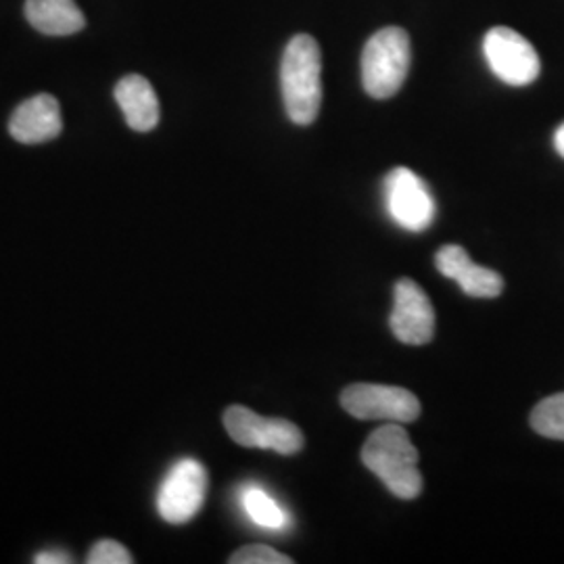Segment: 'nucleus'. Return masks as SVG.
Returning <instances> with one entry per match:
<instances>
[{"label": "nucleus", "mask_w": 564, "mask_h": 564, "mask_svg": "<svg viewBox=\"0 0 564 564\" xmlns=\"http://www.w3.org/2000/svg\"><path fill=\"white\" fill-rule=\"evenodd\" d=\"M384 205L389 216L410 232L426 230L437 214L429 186L408 167H395L387 174Z\"/></svg>", "instance_id": "nucleus-7"}, {"label": "nucleus", "mask_w": 564, "mask_h": 564, "mask_svg": "<svg viewBox=\"0 0 564 564\" xmlns=\"http://www.w3.org/2000/svg\"><path fill=\"white\" fill-rule=\"evenodd\" d=\"M484 55L491 74L508 86H529L540 78L542 61L538 51L510 28H491L485 34Z\"/></svg>", "instance_id": "nucleus-6"}, {"label": "nucleus", "mask_w": 564, "mask_h": 564, "mask_svg": "<svg viewBox=\"0 0 564 564\" xmlns=\"http://www.w3.org/2000/svg\"><path fill=\"white\" fill-rule=\"evenodd\" d=\"M116 101L120 105L126 123L137 132H151L160 123V101L151 82L142 76H126L118 82Z\"/></svg>", "instance_id": "nucleus-12"}, {"label": "nucleus", "mask_w": 564, "mask_h": 564, "mask_svg": "<svg viewBox=\"0 0 564 564\" xmlns=\"http://www.w3.org/2000/svg\"><path fill=\"white\" fill-rule=\"evenodd\" d=\"M531 426L547 440L564 442V393H556L538 403L531 412Z\"/></svg>", "instance_id": "nucleus-15"}, {"label": "nucleus", "mask_w": 564, "mask_h": 564, "mask_svg": "<svg viewBox=\"0 0 564 564\" xmlns=\"http://www.w3.org/2000/svg\"><path fill=\"white\" fill-rule=\"evenodd\" d=\"M36 563L39 564H67L72 563V558L63 552H42L36 556Z\"/></svg>", "instance_id": "nucleus-18"}, {"label": "nucleus", "mask_w": 564, "mask_h": 564, "mask_svg": "<svg viewBox=\"0 0 564 564\" xmlns=\"http://www.w3.org/2000/svg\"><path fill=\"white\" fill-rule=\"evenodd\" d=\"M554 149L561 158H564V123H561L558 130L554 132Z\"/></svg>", "instance_id": "nucleus-19"}, {"label": "nucleus", "mask_w": 564, "mask_h": 564, "mask_svg": "<svg viewBox=\"0 0 564 564\" xmlns=\"http://www.w3.org/2000/svg\"><path fill=\"white\" fill-rule=\"evenodd\" d=\"M63 130L59 102L51 95H36L21 102L9 121L11 137L23 144H41L57 139Z\"/></svg>", "instance_id": "nucleus-11"}, {"label": "nucleus", "mask_w": 564, "mask_h": 564, "mask_svg": "<svg viewBox=\"0 0 564 564\" xmlns=\"http://www.w3.org/2000/svg\"><path fill=\"white\" fill-rule=\"evenodd\" d=\"M284 111L297 126H310L323 105V55L310 34H297L286 44L281 61Z\"/></svg>", "instance_id": "nucleus-1"}, {"label": "nucleus", "mask_w": 564, "mask_h": 564, "mask_svg": "<svg viewBox=\"0 0 564 564\" xmlns=\"http://www.w3.org/2000/svg\"><path fill=\"white\" fill-rule=\"evenodd\" d=\"M207 473L202 463L184 458L174 464L158 494V510L165 523H188L205 502Z\"/></svg>", "instance_id": "nucleus-8"}, {"label": "nucleus", "mask_w": 564, "mask_h": 564, "mask_svg": "<svg viewBox=\"0 0 564 564\" xmlns=\"http://www.w3.org/2000/svg\"><path fill=\"white\" fill-rule=\"evenodd\" d=\"M23 11L30 25L46 36H72L86 25L74 0H28Z\"/></svg>", "instance_id": "nucleus-13"}, {"label": "nucleus", "mask_w": 564, "mask_h": 564, "mask_svg": "<svg viewBox=\"0 0 564 564\" xmlns=\"http://www.w3.org/2000/svg\"><path fill=\"white\" fill-rule=\"evenodd\" d=\"M230 564H293L291 556H284L270 545H245L237 550L230 558Z\"/></svg>", "instance_id": "nucleus-16"}, {"label": "nucleus", "mask_w": 564, "mask_h": 564, "mask_svg": "<svg viewBox=\"0 0 564 564\" xmlns=\"http://www.w3.org/2000/svg\"><path fill=\"white\" fill-rule=\"evenodd\" d=\"M224 426L232 442L242 447L272 449L282 456H293L305 445L303 433L295 424L284 419H265L245 405H230L224 412Z\"/></svg>", "instance_id": "nucleus-5"}, {"label": "nucleus", "mask_w": 564, "mask_h": 564, "mask_svg": "<svg viewBox=\"0 0 564 564\" xmlns=\"http://www.w3.org/2000/svg\"><path fill=\"white\" fill-rule=\"evenodd\" d=\"M389 324L393 335L405 345H424L433 339L435 310L421 284L410 279L395 284Z\"/></svg>", "instance_id": "nucleus-9"}, {"label": "nucleus", "mask_w": 564, "mask_h": 564, "mask_svg": "<svg viewBox=\"0 0 564 564\" xmlns=\"http://www.w3.org/2000/svg\"><path fill=\"white\" fill-rule=\"evenodd\" d=\"M341 405L358 421L414 423L421 416L419 398L393 384H349L343 389Z\"/></svg>", "instance_id": "nucleus-4"}, {"label": "nucleus", "mask_w": 564, "mask_h": 564, "mask_svg": "<svg viewBox=\"0 0 564 564\" xmlns=\"http://www.w3.org/2000/svg\"><path fill=\"white\" fill-rule=\"evenodd\" d=\"M435 265L445 279L458 282L470 297L491 300L505 291V279L496 270L473 262L460 245L442 247L435 253Z\"/></svg>", "instance_id": "nucleus-10"}, {"label": "nucleus", "mask_w": 564, "mask_h": 564, "mask_svg": "<svg viewBox=\"0 0 564 564\" xmlns=\"http://www.w3.org/2000/svg\"><path fill=\"white\" fill-rule=\"evenodd\" d=\"M241 505L247 517L258 527L279 531L289 524L286 512L270 494L263 491L262 487H247L241 494Z\"/></svg>", "instance_id": "nucleus-14"}, {"label": "nucleus", "mask_w": 564, "mask_h": 564, "mask_svg": "<svg viewBox=\"0 0 564 564\" xmlns=\"http://www.w3.org/2000/svg\"><path fill=\"white\" fill-rule=\"evenodd\" d=\"M410 72V36L402 28H383L364 44L362 86L372 99L398 95Z\"/></svg>", "instance_id": "nucleus-3"}, {"label": "nucleus", "mask_w": 564, "mask_h": 564, "mask_svg": "<svg viewBox=\"0 0 564 564\" xmlns=\"http://www.w3.org/2000/svg\"><path fill=\"white\" fill-rule=\"evenodd\" d=\"M88 564H130L134 563L132 554L120 544V542H113V540H102L99 544L93 545L88 558Z\"/></svg>", "instance_id": "nucleus-17"}, {"label": "nucleus", "mask_w": 564, "mask_h": 564, "mask_svg": "<svg viewBox=\"0 0 564 564\" xmlns=\"http://www.w3.org/2000/svg\"><path fill=\"white\" fill-rule=\"evenodd\" d=\"M362 463L393 496L402 500L421 496L423 475L419 470V449L410 442L402 424L379 426L364 444Z\"/></svg>", "instance_id": "nucleus-2"}]
</instances>
